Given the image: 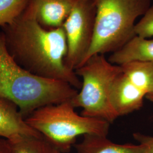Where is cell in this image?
<instances>
[{
    "mask_svg": "<svg viewBox=\"0 0 153 153\" xmlns=\"http://www.w3.org/2000/svg\"><path fill=\"white\" fill-rule=\"evenodd\" d=\"M30 0H0V27L16 21L27 8Z\"/></svg>",
    "mask_w": 153,
    "mask_h": 153,
    "instance_id": "obj_14",
    "label": "cell"
},
{
    "mask_svg": "<svg viewBox=\"0 0 153 153\" xmlns=\"http://www.w3.org/2000/svg\"><path fill=\"white\" fill-rule=\"evenodd\" d=\"M22 136H42L26 122L16 104L0 97V137L11 140Z\"/></svg>",
    "mask_w": 153,
    "mask_h": 153,
    "instance_id": "obj_8",
    "label": "cell"
},
{
    "mask_svg": "<svg viewBox=\"0 0 153 153\" xmlns=\"http://www.w3.org/2000/svg\"><path fill=\"white\" fill-rule=\"evenodd\" d=\"M0 153H11L10 142L5 138H0Z\"/></svg>",
    "mask_w": 153,
    "mask_h": 153,
    "instance_id": "obj_17",
    "label": "cell"
},
{
    "mask_svg": "<svg viewBox=\"0 0 153 153\" xmlns=\"http://www.w3.org/2000/svg\"><path fill=\"white\" fill-rule=\"evenodd\" d=\"M108 60L117 65L134 61L153 62V39L136 35L120 49L112 53Z\"/></svg>",
    "mask_w": 153,
    "mask_h": 153,
    "instance_id": "obj_10",
    "label": "cell"
},
{
    "mask_svg": "<svg viewBox=\"0 0 153 153\" xmlns=\"http://www.w3.org/2000/svg\"><path fill=\"white\" fill-rule=\"evenodd\" d=\"M71 100L49 104L35 110L26 122L61 153H69L81 136H107L110 123L78 114Z\"/></svg>",
    "mask_w": 153,
    "mask_h": 153,
    "instance_id": "obj_3",
    "label": "cell"
},
{
    "mask_svg": "<svg viewBox=\"0 0 153 153\" xmlns=\"http://www.w3.org/2000/svg\"><path fill=\"white\" fill-rule=\"evenodd\" d=\"M95 2L93 41L82 64L94 55L112 53L122 48L136 36L137 18L143 16L152 5V0H95Z\"/></svg>",
    "mask_w": 153,
    "mask_h": 153,
    "instance_id": "obj_4",
    "label": "cell"
},
{
    "mask_svg": "<svg viewBox=\"0 0 153 153\" xmlns=\"http://www.w3.org/2000/svg\"><path fill=\"white\" fill-rule=\"evenodd\" d=\"M146 94L130 82L121 71L116 79L111 94V101L119 116L128 115L140 109Z\"/></svg>",
    "mask_w": 153,
    "mask_h": 153,
    "instance_id": "obj_9",
    "label": "cell"
},
{
    "mask_svg": "<svg viewBox=\"0 0 153 153\" xmlns=\"http://www.w3.org/2000/svg\"><path fill=\"white\" fill-rule=\"evenodd\" d=\"M9 141L11 153H61L42 136H22Z\"/></svg>",
    "mask_w": 153,
    "mask_h": 153,
    "instance_id": "obj_13",
    "label": "cell"
},
{
    "mask_svg": "<svg viewBox=\"0 0 153 153\" xmlns=\"http://www.w3.org/2000/svg\"><path fill=\"white\" fill-rule=\"evenodd\" d=\"M97 7L95 0H76L62 25L68 51L65 64L75 71L81 65L93 41Z\"/></svg>",
    "mask_w": 153,
    "mask_h": 153,
    "instance_id": "obj_6",
    "label": "cell"
},
{
    "mask_svg": "<svg viewBox=\"0 0 153 153\" xmlns=\"http://www.w3.org/2000/svg\"><path fill=\"white\" fill-rule=\"evenodd\" d=\"M77 92L67 82L35 75L18 65L0 31V97L16 104L25 119L40 107L71 100Z\"/></svg>",
    "mask_w": 153,
    "mask_h": 153,
    "instance_id": "obj_2",
    "label": "cell"
},
{
    "mask_svg": "<svg viewBox=\"0 0 153 153\" xmlns=\"http://www.w3.org/2000/svg\"><path fill=\"white\" fill-rule=\"evenodd\" d=\"M1 28L6 51L18 65L35 75L67 82L80 89L79 76L66 65L68 47L62 27H43L28 4L16 21Z\"/></svg>",
    "mask_w": 153,
    "mask_h": 153,
    "instance_id": "obj_1",
    "label": "cell"
},
{
    "mask_svg": "<svg viewBox=\"0 0 153 153\" xmlns=\"http://www.w3.org/2000/svg\"><path fill=\"white\" fill-rule=\"evenodd\" d=\"M76 0H30L39 23L47 29L61 27Z\"/></svg>",
    "mask_w": 153,
    "mask_h": 153,
    "instance_id": "obj_7",
    "label": "cell"
},
{
    "mask_svg": "<svg viewBox=\"0 0 153 153\" xmlns=\"http://www.w3.org/2000/svg\"><path fill=\"white\" fill-rule=\"evenodd\" d=\"M134 137L139 142L144 144L145 148L142 153H153V136H148L136 133Z\"/></svg>",
    "mask_w": 153,
    "mask_h": 153,
    "instance_id": "obj_16",
    "label": "cell"
},
{
    "mask_svg": "<svg viewBox=\"0 0 153 153\" xmlns=\"http://www.w3.org/2000/svg\"><path fill=\"white\" fill-rule=\"evenodd\" d=\"M76 153H142L145 145L131 143L118 144L108 140L107 136L85 135L82 141L74 145Z\"/></svg>",
    "mask_w": 153,
    "mask_h": 153,
    "instance_id": "obj_11",
    "label": "cell"
},
{
    "mask_svg": "<svg viewBox=\"0 0 153 153\" xmlns=\"http://www.w3.org/2000/svg\"><path fill=\"white\" fill-rule=\"evenodd\" d=\"M145 98L147 99L149 101H150V102L153 103V92L147 95Z\"/></svg>",
    "mask_w": 153,
    "mask_h": 153,
    "instance_id": "obj_18",
    "label": "cell"
},
{
    "mask_svg": "<svg viewBox=\"0 0 153 153\" xmlns=\"http://www.w3.org/2000/svg\"><path fill=\"white\" fill-rule=\"evenodd\" d=\"M122 74L146 95L153 92V62L134 61L120 65Z\"/></svg>",
    "mask_w": 153,
    "mask_h": 153,
    "instance_id": "obj_12",
    "label": "cell"
},
{
    "mask_svg": "<svg viewBox=\"0 0 153 153\" xmlns=\"http://www.w3.org/2000/svg\"><path fill=\"white\" fill-rule=\"evenodd\" d=\"M121 71L120 66L110 62L104 55L91 56L75 70L82 81L79 91L71 100L73 105L82 108L83 116L113 123L119 116L112 103L111 94Z\"/></svg>",
    "mask_w": 153,
    "mask_h": 153,
    "instance_id": "obj_5",
    "label": "cell"
},
{
    "mask_svg": "<svg viewBox=\"0 0 153 153\" xmlns=\"http://www.w3.org/2000/svg\"><path fill=\"white\" fill-rule=\"evenodd\" d=\"M136 35L144 38L153 37V4L134 27Z\"/></svg>",
    "mask_w": 153,
    "mask_h": 153,
    "instance_id": "obj_15",
    "label": "cell"
}]
</instances>
